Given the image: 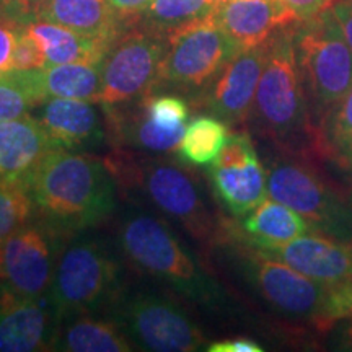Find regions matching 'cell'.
<instances>
[{"label":"cell","instance_id":"obj_1","mask_svg":"<svg viewBox=\"0 0 352 352\" xmlns=\"http://www.w3.org/2000/svg\"><path fill=\"white\" fill-rule=\"evenodd\" d=\"M34 209L56 230H82L116 208V183L108 164L65 148H52L26 178Z\"/></svg>","mask_w":352,"mask_h":352},{"label":"cell","instance_id":"obj_2","mask_svg":"<svg viewBox=\"0 0 352 352\" xmlns=\"http://www.w3.org/2000/svg\"><path fill=\"white\" fill-rule=\"evenodd\" d=\"M294 25L279 28L267 41L266 63L248 121L280 151L308 157L314 153L315 126L297 64Z\"/></svg>","mask_w":352,"mask_h":352},{"label":"cell","instance_id":"obj_3","mask_svg":"<svg viewBox=\"0 0 352 352\" xmlns=\"http://www.w3.org/2000/svg\"><path fill=\"white\" fill-rule=\"evenodd\" d=\"M120 245L138 270L189 300L208 307H219L223 302L220 285L201 270L164 220L142 212L124 219L120 227Z\"/></svg>","mask_w":352,"mask_h":352},{"label":"cell","instance_id":"obj_4","mask_svg":"<svg viewBox=\"0 0 352 352\" xmlns=\"http://www.w3.org/2000/svg\"><path fill=\"white\" fill-rule=\"evenodd\" d=\"M297 64L314 126L352 88V50L331 8L294 25Z\"/></svg>","mask_w":352,"mask_h":352},{"label":"cell","instance_id":"obj_5","mask_svg":"<svg viewBox=\"0 0 352 352\" xmlns=\"http://www.w3.org/2000/svg\"><path fill=\"white\" fill-rule=\"evenodd\" d=\"M267 196L307 219L311 230L352 241V202L300 155L285 153L266 170Z\"/></svg>","mask_w":352,"mask_h":352},{"label":"cell","instance_id":"obj_6","mask_svg":"<svg viewBox=\"0 0 352 352\" xmlns=\"http://www.w3.org/2000/svg\"><path fill=\"white\" fill-rule=\"evenodd\" d=\"M239 52L214 15L192 21L166 36V52L151 94L175 90L201 96Z\"/></svg>","mask_w":352,"mask_h":352},{"label":"cell","instance_id":"obj_7","mask_svg":"<svg viewBox=\"0 0 352 352\" xmlns=\"http://www.w3.org/2000/svg\"><path fill=\"white\" fill-rule=\"evenodd\" d=\"M118 287L120 266L114 258L96 241L82 240L57 259L50 297L64 321L98 311L113 300Z\"/></svg>","mask_w":352,"mask_h":352},{"label":"cell","instance_id":"obj_8","mask_svg":"<svg viewBox=\"0 0 352 352\" xmlns=\"http://www.w3.org/2000/svg\"><path fill=\"white\" fill-rule=\"evenodd\" d=\"M114 165L120 178L127 176L138 183L158 210L176 220L196 240L201 243L214 240L217 227L191 173L164 160L140 162L122 157L114 160Z\"/></svg>","mask_w":352,"mask_h":352},{"label":"cell","instance_id":"obj_9","mask_svg":"<svg viewBox=\"0 0 352 352\" xmlns=\"http://www.w3.org/2000/svg\"><path fill=\"white\" fill-rule=\"evenodd\" d=\"M236 243V266L254 292L280 315L294 320H307L318 328L328 285L316 283L279 261L263 250L245 241L232 239Z\"/></svg>","mask_w":352,"mask_h":352},{"label":"cell","instance_id":"obj_10","mask_svg":"<svg viewBox=\"0 0 352 352\" xmlns=\"http://www.w3.org/2000/svg\"><path fill=\"white\" fill-rule=\"evenodd\" d=\"M166 52V38L134 23L122 30L101 63L98 103L122 107L153 90Z\"/></svg>","mask_w":352,"mask_h":352},{"label":"cell","instance_id":"obj_11","mask_svg":"<svg viewBox=\"0 0 352 352\" xmlns=\"http://www.w3.org/2000/svg\"><path fill=\"white\" fill-rule=\"evenodd\" d=\"M118 324L132 344L153 352H192L206 344L204 334L173 298L138 292L118 311Z\"/></svg>","mask_w":352,"mask_h":352},{"label":"cell","instance_id":"obj_12","mask_svg":"<svg viewBox=\"0 0 352 352\" xmlns=\"http://www.w3.org/2000/svg\"><path fill=\"white\" fill-rule=\"evenodd\" d=\"M57 239L50 223L28 222L0 240V283L21 296H47L59 253Z\"/></svg>","mask_w":352,"mask_h":352},{"label":"cell","instance_id":"obj_13","mask_svg":"<svg viewBox=\"0 0 352 352\" xmlns=\"http://www.w3.org/2000/svg\"><path fill=\"white\" fill-rule=\"evenodd\" d=\"M210 182L219 201L235 217H243L267 197L266 170L252 138L233 132L210 164Z\"/></svg>","mask_w":352,"mask_h":352},{"label":"cell","instance_id":"obj_14","mask_svg":"<svg viewBox=\"0 0 352 352\" xmlns=\"http://www.w3.org/2000/svg\"><path fill=\"white\" fill-rule=\"evenodd\" d=\"M60 323L50 294L21 296L0 283V352L52 351Z\"/></svg>","mask_w":352,"mask_h":352},{"label":"cell","instance_id":"obj_15","mask_svg":"<svg viewBox=\"0 0 352 352\" xmlns=\"http://www.w3.org/2000/svg\"><path fill=\"white\" fill-rule=\"evenodd\" d=\"M267 41L240 51L201 95L206 109L228 126H240L248 121L266 63Z\"/></svg>","mask_w":352,"mask_h":352},{"label":"cell","instance_id":"obj_16","mask_svg":"<svg viewBox=\"0 0 352 352\" xmlns=\"http://www.w3.org/2000/svg\"><path fill=\"white\" fill-rule=\"evenodd\" d=\"M259 250L324 285H333L352 276L351 241L308 232L287 243L270 245Z\"/></svg>","mask_w":352,"mask_h":352},{"label":"cell","instance_id":"obj_17","mask_svg":"<svg viewBox=\"0 0 352 352\" xmlns=\"http://www.w3.org/2000/svg\"><path fill=\"white\" fill-rule=\"evenodd\" d=\"M96 101L51 98L44 101L36 120L54 148L87 151L100 147L104 140V124Z\"/></svg>","mask_w":352,"mask_h":352},{"label":"cell","instance_id":"obj_18","mask_svg":"<svg viewBox=\"0 0 352 352\" xmlns=\"http://www.w3.org/2000/svg\"><path fill=\"white\" fill-rule=\"evenodd\" d=\"M212 15L240 51L259 46L279 28L297 23L279 0H230Z\"/></svg>","mask_w":352,"mask_h":352},{"label":"cell","instance_id":"obj_19","mask_svg":"<svg viewBox=\"0 0 352 352\" xmlns=\"http://www.w3.org/2000/svg\"><path fill=\"white\" fill-rule=\"evenodd\" d=\"M54 145L33 116L0 121V179L25 184Z\"/></svg>","mask_w":352,"mask_h":352},{"label":"cell","instance_id":"obj_20","mask_svg":"<svg viewBox=\"0 0 352 352\" xmlns=\"http://www.w3.org/2000/svg\"><path fill=\"white\" fill-rule=\"evenodd\" d=\"M36 19L107 44H113L126 26L109 0H44Z\"/></svg>","mask_w":352,"mask_h":352},{"label":"cell","instance_id":"obj_21","mask_svg":"<svg viewBox=\"0 0 352 352\" xmlns=\"http://www.w3.org/2000/svg\"><path fill=\"white\" fill-rule=\"evenodd\" d=\"M236 228L240 232L236 239L256 248L287 243L303 233L314 232L307 219L270 196L246 214Z\"/></svg>","mask_w":352,"mask_h":352},{"label":"cell","instance_id":"obj_22","mask_svg":"<svg viewBox=\"0 0 352 352\" xmlns=\"http://www.w3.org/2000/svg\"><path fill=\"white\" fill-rule=\"evenodd\" d=\"M23 28L41 47L46 67L74 63H101L111 47V44L46 20L36 19L23 25Z\"/></svg>","mask_w":352,"mask_h":352},{"label":"cell","instance_id":"obj_23","mask_svg":"<svg viewBox=\"0 0 352 352\" xmlns=\"http://www.w3.org/2000/svg\"><path fill=\"white\" fill-rule=\"evenodd\" d=\"M134 349L118 323L90 315L60 324L52 351L63 352H129Z\"/></svg>","mask_w":352,"mask_h":352},{"label":"cell","instance_id":"obj_24","mask_svg":"<svg viewBox=\"0 0 352 352\" xmlns=\"http://www.w3.org/2000/svg\"><path fill=\"white\" fill-rule=\"evenodd\" d=\"M314 153L352 173V88L315 126Z\"/></svg>","mask_w":352,"mask_h":352},{"label":"cell","instance_id":"obj_25","mask_svg":"<svg viewBox=\"0 0 352 352\" xmlns=\"http://www.w3.org/2000/svg\"><path fill=\"white\" fill-rule=\"evenodd\" d=\"M101 63H74L39 69L38 83L44 101L51 98H77L98 103Z\"/></svg>","mask_w":352,"mask_h":352},{"label":"cell","instance_id":"obj_26","mask_svg":"<svg viewBox=\"0 0 352 352\" xmlns=\"http://www.w3.org/2000/svg\"><path fill=\"white\" fill-rule=\"evenodd\" d=\"M109 116L108 124H114L120 138L126 144L132 145L138 151L151 153H171L178 151L184 138L186 127H164L153 122L144 111L142 103L135 107L134 111L114 113L107 108Z\"/></svg>","mask_w":352,"mask_h":352},{"label":"cell","instance_id":"obj_27","mask_svg":"<svg viewBox=\"0 0 352 352\" xmlns=\"http://www.w3.org/2000/svg\"><path fill=\"white\" fill-rule=\"evenodd\" d=\"M212 0H152L132 23L168 36L178 28L214 13Z\"/></svg>","mask_w":352,"mask_h":352},{"label":"cell","instance_id":"obj_28","mask_svg":"<svg viewBox=\"0 0 352 352\" xmlns=\"http://www.w3.org/2000/svg\"><path fill=\"white\" fill-rule=\"evenodd\" d=\"M228 135V124L222 120L212 114L199 116L188 122L178 152L188 164L196 166L210 165L223 148Z\"/></svg>","mask_w":352,"mask_h":352},{"label":"cell","instance_id":"obj_29","mask_svg":"<svg viewBox=\"0 0 352 352\" xmlns=\"http://www.w3.org/2000/svg\"><path fill=\"white\" fill-rule=\"evenodd\" d=\"M38 70L12 69L0 74V121L28 116L32 109L44 103Z\"/></svg>","mask_w":352,"mask_h":352},{"label":"cell","instance_id":"obj_30","mask_svg":"<svg viewBox=\"0 0 352 352\" xmlns=\"http://www.w3.org/2000/svg\"><path fill=\"white\" fill-rule=\"evenodd\" d=\"M34 204L25 184L0 179V240L32 220Z\"/></svg>","mask_w":352,"mask_h":352},{"label":"cell","instance_id":"obj_31","mask_svg":"<svg viewBox=\"0 0 352 352\" xmlns=\"http://www.w3.org/2000/svg\"><path fill=\"white\" fill-rule=\"evenodd\" d=\"M144 111L153 122L164 127H186L189 122V104L182 96L173 94L145 95L142 101Z\"/></svg>","mask_w":352,"mask_h":352},{"label":"cell","instance_id":"obj_32","mask_svg":"<svg viewBox=\"0 0 352 352\" xmlns=\"http://www.w3.org/2000/svg\"><path fill=\"white\" fill-rule=\"evenodd\" d=\"M338 321H352V276L328 285V297L318 329L327 331Z\"/></svg>","mask_w":352,"mask_h":352},{"label":"cell","instance_id":"obj_33","mask_svg":"<svg viewBox=\"0 0 352 352\" xmlns=\"http://www.w3.org/2000/svg\"><path fill=\"white\" fill-rule=\"evenodd\" d=\"M46 67L44 54L39 47V44L34 41V38L21 28L16 39L15 52H13V69L16 70H38Z\"/></svg>","mask_w":352,"mask_h":352},{"label":"cell","instance_id":"obj_34","mask_svg":"<svg viewBox=\"0 0 352 352\" xmlns=\"http://www.w3.org/2000/svg\"><path fill=\"white\" fill-rule=\"evenodd\" d=\"M23 25L0 16V74L13 69V52Z\"/></svg>","mask_w":352,"mask_h":352},{"label":"cell","instance_id":"obj_35","mask_svg":"<svg viewBox=\"0 0 352 352\" xmlns=\"http://www.w3.org/2000/svg\"><path fill=\"white\" fill-rule=\"evenodd\" d=\"M44 0H0V16L26 25L36 19Z\"/></svg>","mask_w":352,"mask_h":352},{"label":"cell","instance_id":"obj_36","mask_svg":"<svg viewBox=\"0 0 352 352\" xmlns=\"http://www.w3.org/2000/svg\"><path fill=\"white\" fill-rule=\"evenodd\" d=\"M279 2L292 13L297 23H300L331 8L334 0H279Z\"/></svg>","mask_w":352,"mask_h":352},{"label":"cell","instance_id":"obj_37","mask_svg":"<svg viewBox=\"0 0 352 352\" xmlns=\"http://www.w3.org/2000/svg\"><path fill=\"white\" fill-rule=\"evenodd\" d=\"M208 352H263L264 349L256 341L248 338H233V340L215 341L206 347Z\"/></svg>","mask_w":352,"mask_h":352},{"label":"cell","instance_id":"obj_38","mask_svg":"<svg viewBox=\"0 0 352 352\" xmlns=\"http://www.w3.org/2000/svg\"><path fill=\"white\" fill-rule=\"evenodd\" d=\"M331 12L336 16L341 32L352 50V0H334Z\"/></svg>","mask_w":352,"mask_h":352},{"label":"cell","instance_id":"obj_39","mask_svg":"<svg viewBox=\"0 0 352 352\" xmlns=\"http://www.w3.org/2000/svg\"><path fill=\"white\" fill-rule=\"evenodd\" d=\"M152 0H109L114 10L124 20L126 23H132L138 16L148 7Z\"/></svg>","mask_w":352,"mask_h":352},{"label":"cell","instance_id":"obj_40","mask_svg":"<svg viewBox=\"0 0 352 352\" xmlns=\"http://www.w3.org/2000/svg\"><path fill=\"white\" fill-rule=\"evenodd\" d=\"M336 349L340 351H352V321L344 327L338 334Z\"/></svg>","mask_w":352,"mask_h":352},{"label":"cell","instance_id":"obj_41","mask_svg":"<svg viewBox=\"0 0 352 352\" xmlns=\"http://www.w3.org/2000/svg\"><path fill=\"white\" fill-rule=\"evenodd\" d=\"M227 2H230V0H212L214 8H217V7H220V6H223V3H227Z\"/></svg>","mask_w":352,"mask_h":352},{"label":"cell","instance_id":"obj_42","mask_svg":"<svg viewBox=\"0 0 352 352\" xmlns=\"http://www.w3.org/2000/svg\"><path fill=\"white\" fill-rule=\"evenodd\" d=\"M351 248H352V241H351Z\"/></svg>","mask_w":352,"mask_h":352}]
</instances>
